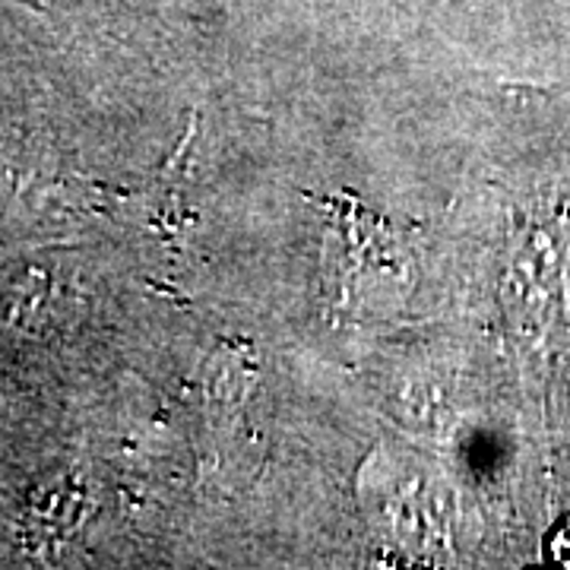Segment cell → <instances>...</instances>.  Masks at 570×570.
<instances>
[{
  "label": "cell",
  "mask_w": 570,
  "mask_h": 570,
  "mask_svg": "<svg viewBox=\"0 0 570 570\" xmlns=\"http://www.w3.org/2000/svg\"><path fill=\"white\" fill-rule=\"evenodd\" d=\"M551 558L558 564L570 568V527H561V530L551 535Z\"/></svg>",
  "instance_id": "6da1fadb"
}]
</instances>
